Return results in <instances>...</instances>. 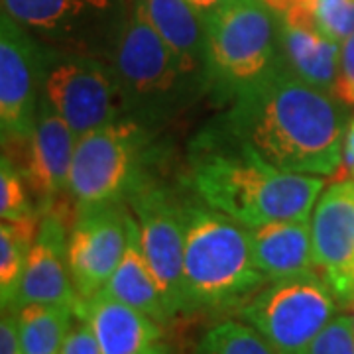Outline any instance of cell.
Instances as JSON below:
<instances>
[{"label":"cell","instance_id":"obj_28","mask_svg":"<svg viewBox=\"0 0 354 354\" xmlns=\"http://www.w3.org/2000/svg\"><path fill=\"white\" fill-rule=\"evenodd\" d=\"M62 354H102L99 341L87 321L75 313V321L67 333Z\"/></svg>","mask_w":354,"mask_h":354},{"label":"cell","instance_id":"obj_15","mask_svg":"<svg viewBox=\"0 0 354 354\" xmlns=\"http://www.w3.org/2000/svg\"><path fill=\"white\" fill-rule=\"evenodd\" d=\"M71 205V199L59 203L53 211L41 216L38 239L30 250L24 274L8 311H18L20 307L30 304L73 307L79 304L67 264V227H71L73 223L69 209Z\"/></svg>","mask_w":354,"mask_h":354},{"label":"cell","instance_id":"obj_12","mask_svg":"<svg viewBox=\"0 0 354 354\" xmlns=\"http://www.w3.org/2000/svg\"><path fill=\"white\" fill-rule=\"evenodd\" d=\"M134 215L122 201L77 209L67 239V264L79 301L106 286L127 252Z\"/></svg>","mask_w":354,"mask_h":354},{"label":"cell","instance_id":"obj_26","mask_svg":"<svg viewBox=\"0 0 354 354\" xmlns=\"http://www.w3.org/2000/svg\"><path fill=\"white\" fill-rule=\"evenodd\" d=\"M304 354H354V325L348 313L333 317Z\"/></svg>","mask_w":354,"mask_h":354},{"label":"cell","instance_id":"obj_11","mask_svg":"<svg viewBox=\"0 0 354 354\" xmlns=\"http://www.w3.org/2000/svg\"><path fill=\"white\" fill-rule=\"evenodd\" d=\"M109 64L124 104L150 106L162 102L189 79L176 51L144 20L132 2Z\"/></svg>","mask_w":354,"mask_h":354},{"label":"cell","instance_id":"obj_5","mask_svg":"<svg viewBox=\"0 0 354 354\" xmlns=\"http://www.w3.org/2000/svg\"><path fill=\"white\" fill-rule=\"evenodd\" d=\"M337 297L317 272L268 281L236 311L276 354H304L337 315Z\"/></svg>","mask_w":354,"mask_h":354},{"label":"cell","instance_id":"obj_3","mask_svg":"<svg viewBox=\"0 0 354 354\" xmlns=\"http://www.w3.org/2000/svg\"><path fill=\"white\" fill-rule=\"evenodd\" d=\"M185 313L241 309L268 283L254 260L250 228L209 205H185Z\"/></svg>","mask_w":354,"mask_h":354},{"label":"cell","instance_id":"obj_31","mask_svg":"<svg viewBox=\"0 0 354 354\" xmlns=\"http://www.w3.org/2000/svg\"><path fill=\"white\" fill-rule=\"evenodd\" d=\"M339 176L351 177L354 181V118H351L346 128V138H344V152H342V164L337 171Z\"/></svg>","mask_w":354,"mask_h":354},{"label":"cell","instance_id":"obj_29","mask_svg":"<svg viewBox=\"0 0 354 354\" xmlns=\"http://www.w3.org/2000/svg\"><path fill=\"white\" fill-rule=\"evenodd\" d=\"M0 354H24L18 337V321L16 313L4 309L0 321Z\"/></svg>","mask_w":354,"mask_h":354},{"label":"cell","instance_id":"obj_10","mask_svg":"<svg viewBox=\"0 0 354 354\" xmlns=\"http://www.w3.org/2000/svg\"><path fill=\"white\" fill-rule=\"evenodd\" d=\"M136 218L144 260L158 279L171 315L185 313L183 254H185V213L164 187L140 181L128 195Z\"/></svg>","mask_w":354,"mask_h":354},{"label":"cell","instance_id":"obj_2","mask_svg":"<svg viewBox=\"0 0 354 354\" xmlns=\"http://www.w3.org/2000/svg\"><path fill=\"white\" fill-rule=\"evenodd\" d=\"M191 183L205 205L246 228L311 218L325 189V179L283 171L228 134L199 148Z\"/></svg>","mask_w":354,"mask_h":354},{"label":"cell","instance_id":"obj_20","mask_svg":"<svg viewBox=\"0 0 354 354\" xmlns=\"http://www.w3.org/2000/svg\"><path fill=\"white\" fill-rule=\"evenodd\" d=\"M102 291L114 299L138 309L144 315L152 317L160 325H165L171 319H176L167 307L158 279L153 278L150 266L144 260V254L140 248L136 218L130 230V241H128L124 258L114 270V274L106 281Z\"/></svg>","mask_w":354,"mask_h":354},{"label":"cell","instance_id":"obj_14","mask_svg":"<svg viewBox=\"0 0 354 354\" xmlns=\"http://www.w3.org/2000/svg\"><path fill=\"white\" fill-rule=\"evenodd\" d=\"M77 146V134L57 111L44 99L39 101L38 120L30 142L18 153L26 183L41 216L59 203L69 201V176Z\"/></svg>","mask_w":354,"mask_h":354},{"label":"cell","instance_id":"obj_34","mask_svg":"<svg viewBox=\"0 0 354 354\" xmlns=\"http://www.w3.org/2000/svg\"><path fill=\"white\" fill-rule=\"evenodd\" d=\"M348 309H351V317H353V325H354V301L348 305Z\"/></svg>","mask_w":354,"mask_h":354},{"label":"cell","instance_id":"obj_19","mask_svg":"<svg viewBox=\"0 0 354 354\" xmlns=\"http://www.w3.org/2000/svg\"><path fill=\"white\" fill-rule=\"evenodd\" d=\"M279 59L305 83L335 93L341 44L323 36L317 24L279 20Z\"/></svg>","mask_w":354,"mask_h":354},{"label":"cell","instance_id":"obj_25","mask_svg":"<svg viewBox=\"0 0 354 354\" xmlns=\"http://www.w3.org/2000/svg\"><path fill=\"white\" fill-rule=\"evenodd\" d=\"M315 20L323 36L342 44L354 34V0H317Z\"/></svg>","mask_w":354,"mask_h":354},{"label":"cell","instance_id":"obj_6","mask_svg":"<svg viewBox=\"0 0 354 354\" xmlns=\"http://www.w3.org/2000/svg\"><path fill=\"white\" fill-rule=\"evenodd\" d=\"M146 146V128L128 116L77 138L69 176V197L77 209L128 197L142 181L140 167Z\"/></svg>","mask_w":354,"mask_h":354},{"label":"cell","instance_id":"obj_30","mask_svg":"<svg viewBox=\"0 0 354 354\" xmlns=\"http://www.w3.org/2000/svg\"><path fill=\"white\" fill-rule=\"evenodd\" d=\"M266 4L278 14V18H286L297 12H315L317 0H264Z\"/></svg>","mask_w":354,"mask_h":354},{"label":"cell","instance_id":"obj_27","mask_svg":"<svg viewBox=\"0 0 354 354\" xmlns=\"http://www.w3.org/2000/svg\"><path fill=\"white\" fill-rule=\"evenodd\" d=\"M335 95L346 106L354 104V34L341 44V62Z\"/></svg>","mask_w":354,"mask_h":354},{"label":"cell","instance_id":"obj_32","mask_svg":"<svg viewBox=\"0 0 354 354\" xmlns=\"http://www.w3.org/2000/svg\"><path fill=\"white\" fill-rule=\"evenodd\" d=\"M187 2H189L195 10H199V12L203 14V18H205V16L213 14L215 10H218L221 6H225V4L232 2V0H187Z\"/></svg>","mask_w":354,"mask_h":354},{"label":"cell","instance_id":"obj_4","mask_svg":"<svg viewBox=\"0 0 354 354\" xmlns=\"http://www.w3.org/2000/svg\"><path fill=\"white\" fill-rule=\"evenodd\" d=\"M207 73L234 95L279 62V18L264 0H232L205 16Z\"/></svg>","mask_w":354,"mask_h":354},{"label":"cell","instance_id":"obj_22","mask_svg":"<svg viewBox=\"0 0 354 354\" xmlns=\"http://www.w3.org/2000/svg\"><path fill=\"white\" fill-rule=\"evenodd\" d=\"M41 215L2 218L0 225V299L2 309L12 305L26 262L38 239Z\"/></svg>","mask_w":354,"mask_h":354},{"label":"cell","instance_id":"obj_24","mask_svg":"<svg viewBox=\"0 0 354 354\" xmlns=\"http://www.w3.org/2000/svg\"><path fill=\"white\" fill-rule=\"evenodd\" d=\"M39 215L34 197L26 183L24 174L14 164L10 156L2 153L0 164V216L2 218H22Z\"/></svg>","mask_w":354,"mask_h":354},{"label":"cell","instance_id":"obj_13","mask_svg":"<svg viewBox=\"0 0 354 354\" xmlns=\"http://www.w3.org/2000/svg\"><path fill=\"white\" fill-rule=\"evenodd\" d=\"M315 272L339 305L354 301V181L341 179L319 195L311 215Z\"/></svg>","mask_w":354,"mask_h":354},{"label":"cell","instance_id":"obj_7","mask_svg":"<svg viewBox=\"0 0 354 354\" xmlns=\"http://www.w3.org/2000/svg\"><path fill=\"white\" fill-rule=\"evenodd\" d=\"M130 0H2V12L50 50L111 62Z\"/></svg>","mask_w":354,"mask_h":354},{"label":"cell","instance_id":"obj_21","mask_svg":"<svg viewBox=\"0 0 354 354\" xmlns=\"http://www.w3.org/2000/svg\"><path fill=\"white\" fill-rule=\"evenodd\" d=\"M16 313L24 354H62L67 333L75 321L73 305L30 304Z\"/></svg>","mask_w":354,"mask_h":354},{"label":"cell","instance_id":"obj_17","mask_svg":"<svg viewBox=\"0 0 354 354\" xmlns=\"http://www.w3.org/2000/svg\"><path fill=\"white\" fill-rule=\"evenodd\" d=\"M144 20L176 51L187 75L207 73L205 18L187 0H130Z\"/></svg>","mask_w":354,"mask_h":354},{"label":"cell","instance_id":"obj_1","mask_svg":"<svg viewBox=\"0 0 354 354\" xmlns=\"http://www.w3.org/2000/svg\"><path fill=\"white\" fill-rule=\"evenodd\" d=\"M227 134L283 171L329 177L339 171L348 128L346 104L276 67L232 95Z\"/></svg>","mask_w":354,"mask_h":354},{"label":"cell","instance_id":"obj_9","mask_svg":"<svg viewBox=\"0 0 354 354\" xmlns=\"http://www.w3.org/2000/svg\"><path fill=\"white\" fill-rule=\"evenodd\" d=\"M46 46L24 26L0 18V130L2 150L18 153L30 142L44 93Z\"/></svg>","mask_w":354,"mask_h":354},{"label":"cell","instance_id":"obj_23","mask_svg":"<svg viewBox=\"0 0 354 354\" xmlns=\"http://www.w3.org/2000/svg\"><path fill=\"white\" fill-rule=\"evenodd\" d=\"M195 354H276L272 346L244 321L227 319L205 330Z\"/></svg>","mask_w":354,"mask_h":354},{"label":"cell","instance_id":"obj_16","mask_svg":"<svg viewBox=\"0 0 354 354\" xmlns=\"http://www.w3.org/2000/svg\"><path fill=\"white\" fill-rule=\"evenodd\" d=\"M75 313L91 325L102 354H150L164 344L158 321L102 290L79 301Z\"/></svg>","mask_w":354,"mask_h":354},{"label":"cell","instance_id":"obj_8","mask_svg":"<svg viewBox=\"0 0 354 354\" xmlns=\"http://www.w3.org/2000/svg\"><path fill=\"white\" fill-rule=\"evenodd\" d=\"M44 99L77 138L122 116V95L113 67L101 57L46 48Z\"/></svg>","mask_w":354,"mask_h":354},{"label":"cell","instance_id":"obj_33","mask_svg":"<svg viewBox=\"0 0 354 354\" xmlns=\"http://www.w3.org/2000/svg\"><path fill=\"white\" fill-rule=\"evenodd\" d=\"M150 354H171V353L167 351V346H165V344H160V346H158L156 351H152Z\"/></svg>","mask_w":354,"mask_h":354},{"label":"cell","instance_id":"obj_18","mask_svg":"<svg viewBox=\"0 0 354 354\" xmlns=\"http://www.w3.org/2000/svg\"><path fill=\"white\" fill-rule=\"evenodd\" d=\"M254 260L268 281L315 272L311 218L278 221L250 228Z\"/></svg>","mask_w":354,"mask_h":354}]
</instances>
